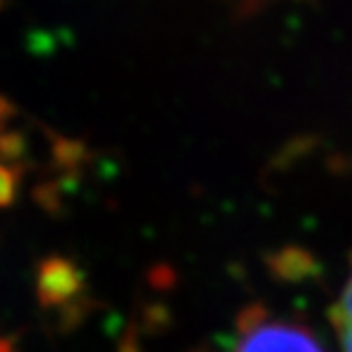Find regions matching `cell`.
Segmentation results:
<instances>
[{"label": "cell", "instance_id": "cell-1", "mask_svg": "<svg viewBox=\"0 0 352 352\" xmlns=\"http://www.w3.org/2000/svg\"><path fill=\"white\" fill-rule=\"evenodd\" d=\"M231 352H327L311 329L295 320L272 316L261 309L248 311L241 320Z\"/></svg>", "mask_w": 352, "mask_h": 352}, {"label": "cell", "instance_id": "cell-2", "mask_svg": "<svg viewBox=\"0 0 352 352\" xmlns=\"http://www.w3.org/2000/svg\"><path fill=\"white\" fill-rule=\"evenodd\" d=\"M332 322L343 352H352V261L346 284H343L339 298H336L332 307Z\"/></svg>", "mask_w": 352, "mask_h": 352}]
</instances>
